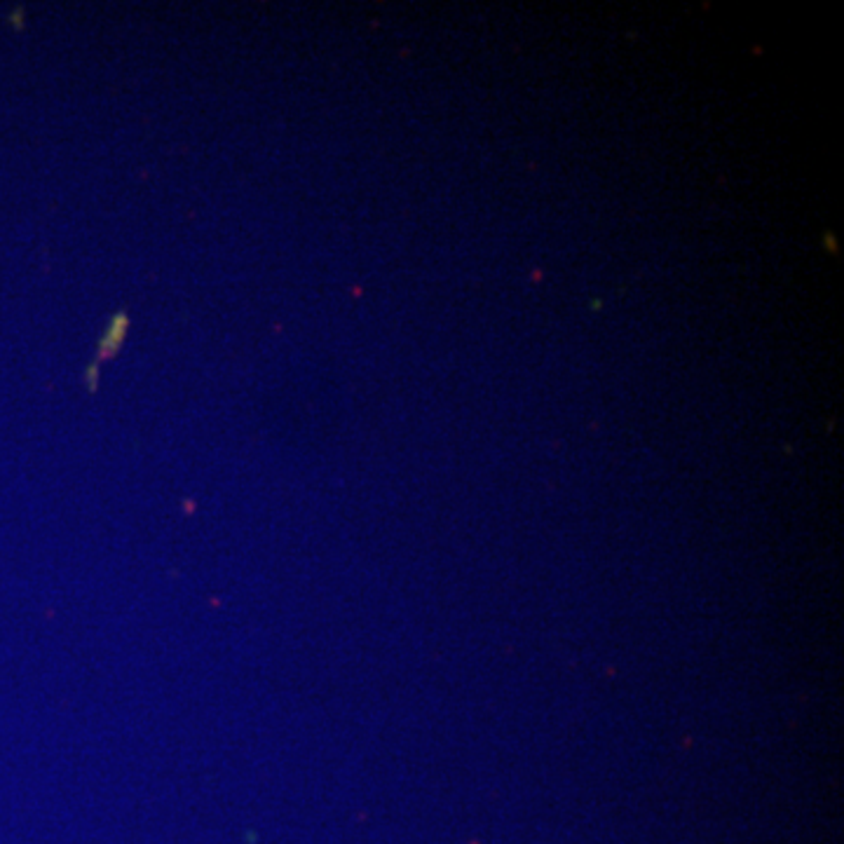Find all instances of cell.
Wrapping results in <instances>:
<instances>
[{"label": "cell", "mask_w": 844, "mask_h": 844, "mask_svg": "<svg viewBox=\"0 0 844 844\" xmlns=\"http://www.w3.org/2000/svg\"><path fill=\"white\" fill-rule=\"evenodd\" d=\"M127 327H129V321H127V315H125V312H120V315L113 317L111 327H108L106 336L101 338L99 359H97V361L108 359V357H116L117 352H120V345H123L125 333H127ZM97 361H94V364H97Z\"/></svg>", "instance_id": "cell-1"}]
</instances>
